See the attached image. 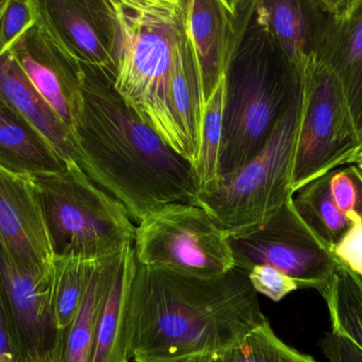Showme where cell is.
Wrapping results in <instances>:
<instances>
[{
	"label": "cell",
	"instance_id": "cell-1",
	"mask_svg": "<svg viewBox=\"0 0 362 362\" xmlns=\"http://www.w3.org/2000/svg\"><path fill=\"white\" fill-rule=\"evenodd\" d=\"M82 104L72 128L78 166L124 205L134 223L159 208L193 204L194 167L116 91L114 72L81 63Z\"/></svg>",
	"mask_w": 362,
	"mask_h": 362
},
{
	"label": "cell",
	"instance_id": "cell-2",
	"mask_svg": "<svg viewBox=\"0 0 362 362\" xmlns=\"http://www.w3.org/2000/svg\"><path fill=\"white\" fill-rule=\"evenodd\" d=\"M266 320L245 270L234 267L206 278L137 265L129 298V358L228 352Z\"/></svg>",
	"mask_w": 362,
	"mask_h": 362
},
{
	"label": "cell",
	"instance_id": "cell-3",
	"mask_svg": "<svg viewBox=\"0 0 362 362\" xmlns=\"http://www.w3.org/2000/svg\"><path fill=\"white\" fill-rule=\"evenodd\" d=\"M301 84L302 72L276 44L255 0L226 72L219 176L235 171L259 154L299 99Z\"/></svg>",
	"mask_w": 362,
	"mask_h": 362
},
{
	"label": "cell",
	"instance_id": "cell-4",
	"mask_svg": "<svg viewBox=\"0 0 362 362\" xmlns=\"http://www.w3.org/2000/svg\"><path fill=\"white\" fill-rule=\"evenodd\" d=\"M110 1L118 26L115 89L171 148L191 163L170 103L174 57L187 29L189 0Z\"/></svg>",
	"mask_w": 362,
	"mask_h": 362
},
{
	"label": "cell",
	"instance_id": "cell-5",
	"mask_svg": "<svg viewBox=\"0 0 362 362\" xmlns=\"http://www.w3.org/2000/svg\"><path fill=\"white\" fill-rule=\"evenodd\" d=\"M55 255L98 261L135 242L136 225L122 203L76 163L30 176Z\"/></svg>",
	"mask_w": 362,
	"mask_h": 362
},
{
	"label": "cell",
	"instance_id": "cell-6",
	"mask_svg": "<svg viewBox=\"0 0 362 362\" xmlns=\"http://www.w3.org/2000/svg\"><path fill=\"white\" fill-rule=\"evenodd\" d=\"M299 106L300 98L257 157L198 191L193 204L206 210L226 235L263 225L293 199L291 168Z\"/></svg>",
	"mask_w": 362,
	"mask_h": 362
},
{
	"label": "cell",
	"instance_id": "cell-7",
	"mask_svg": "<svg viewBox=\"0 0 362 362\" xmlns=\"http://www.w3.org/2000/svg\"><path fill=\"white\" fill-rule=\"evenodd\" d=\"M301 97L291 168V189L344 166L362 153L344 89L335 72L308 63L302 69Z\"/></svg>",
	"mask_w": 362,
	"mask_h": 362
},
{
	"label": "cell",
	"instance_id": "cell-8",
	"mask_svg": "<svg viewBox=\"0 0 362 362\" xmlns=\"http://www.w3.org/2000/svg\"><path fill=\"white\" fill-rule=\"evenodd\" d=\"M137 265L198 278H217L234 268L228 236L195 204L159 208L136 225Z\"/></svg>",
	"mask_w": 362,
	"mask_h": 362
},
{
	"label": "cell",
	"instance_id": "cell-9",
	"mask_svg": "<svg viewBox=\"0 0 362 362\" xmlns=\"http://www.w3.org/2000/svg\"><path fill=\"white\" fill-rule=\"evenodd\" d=\"M234 267L249 272L268 266L286 274L299 289L321 291L339 263L332 247L301 218L293 199L259 227L228 236Z\"/></svg>",
	"mask_w": 362,
	"mask_h": 362
},
{
	"label": "cell",
	"instance_id": "cell-10",
	"mask_svg": "<svg viewBox=\"0 0 362 362\" xmlns=\"http://www.w3.org/2000/svg\"><path fill=\"white\" fill-rule=\"evenodd\" d=\"M8 52L40 97L71 131L82 104V67L37 21Z\"/></svg>",
	"mask_w": 362,
	"mask_h": 362
},
{
	"label": "cell",
	"instance_id": "cell-11",
	"mask_svg": "<svg viewBox=\"0 0 362 362\" xmlns=\"http://www.w3.org/2000/svg\"><path fill=\"white\" fill-rule=\"evenodd\" d=\"M38 19L80 63L116 72L118 26L110 0H35Z\"/></svg>",
	"mask_w": 362,
	"mask_h": 362
},
{
	"label": "cell",
	"instance_id": "cell-12",
	"mask_svg": "<svg viewBox=\"0 0 362 362\" xmlns=\"http://www.w3.org/2000/svg\"><path fill=\"white\" fill-rule=\"evenodd\" d=\"M0 247L15 263L49 278L54 247L29 176L0 167Z\"/></svg>",
	"mask_w": 362,
	"mask_h": 362
},
{
	"label": "cell",
	"instance_id": "cell-13",
	"mask_svg": "<svg viewBox=\"0 0 362 362\" xmlns=\"http://www.w3.org/2000/svg\"><path fill=\"white\" fill-rule=\"evenodd\" d=\"M255 0H189L187 29L199 64L204 104L229 67Z\"/></svg>",
	"mask_w": 362,
	"mask_h": 362
},
{
	"label": "cell",
	"instance_id": "cell-14",
	"mask_svg": "<svg viewBox=\"0 0 362 362\" xmlns=\"http://www.w3.org/2000/svg\"><path fill=\"white\" fill-rule=\"evenodd\" d=\"M137 270L134 244L121 252L112 284L98 315L88 362H129V315Z\"/></svg>",
	"mask_w": 362,
	"mask_h": 362
},
{
	"label": "cell",
	"instance_id": "cell-15",
	"mask_svg": "<svg viewBox=\"0 0 362 362\" xmlns=\"http://www.w3.org/2000/svg\"><path fill=\"white\" fill-rule=\"evenodd\" d=\"M0 97L37 130L64 162L78 164L71 131L40 97L8 51H0Z\"/></svg>",
	"mask_w": 362,
	"mask_h": 362
},
{
	"label": "cell",
	"instance_id": "cell-16",
	"mask_svg": "<svg viewBox=\"0 0 362 362\" xmlns=\"http://www.w3.org/2000/svg\"><path fill=\"white\" fill-rule=\"evenodd\" d=\"M67 165L37 130L0 97V167L30 176L61 171Z\"/></svg>",
	"mask_w": 362,
	"mask_h": 362
},
{
	"label": "cell",
	"instance_id": "cell-17",
	"mask_svg": "<svg viewBox=\"0 0 362 362\" xmlns=\"http://www.w3.org/2000/svg\"><path fill=\"white\" fill-rule=\"evenodd\" d=\"M170 103L194 166L199 150L204 100L199 64L189 29L176 47L170 82Z\"/></svg>",
	"mask_w": 362,
	"mask_h": 362
},
{
	"label": "cell",
	"instance_id": "cell-18",
	"mask_svg": "<svg viewBox=\"0 0 362 362\" xmlns=\"http://www.w3.org/2000/svg\"><path fill=\"white\" fill-rule=\"evenodd\" d=\"M121 252L97 261L88 289L76 319L63 333H57L52 348L40 362H88L98 315L112 284Z\"/></svg>",
	"mask_w": 362,
	"mask_h": 362
},
{
	"label": "cell",
	"instance_id": "cell-19",
	"mask_svg": "<svg viewBox=\"0 0 362 362\" xmlns=\"http://www.w3.org/2000/svg\"><path fill=\"white\" fill-rule=\"evenodd\" d=\"M270 33L300 72L314 57L316 0H257Z\"/></svg>",
	"mask_w": 362,
	"mask_h": 362
},
{
	"label": "cell",
	"instance_id": "cell-20",
	"mask_svg": "<svg viewBox=\"0 0 362 362\" xmlns=\"http://www.w3.org/2000/svg\"><path fill=\"white\" fill-rule=\"evenodd\" d=\"M97 261L55 255L48 280L49 320L55 333L71 325L82 306Z\"/></svg>",
	"mask_w": 362,
	"mask_h": 362
},
{
	"label": "cell",
	"instance_id": "cell-21",
	"mask_svg": "<svg viewBox=\"0 0 362 362\" xmlns=\"http://www.w3.org/2000/svg\"><path fill=\"white\" fill-rule=\"evenodd\" d=\"M0 278L11 310L25 332H40L50 324L48 308V280L38 278L15 263L0 247ZM51 325V324H50Z\"/></svg>",
	"mask_w": 362,
	"mask_h": 362
},
{
	"label": "cell",
	"instance_id": "cell-22",
	"mask_svg": "<svg viewBox=\"0 0 362 362\" xmlns=\"http://www.w3.org/2000/svg\"><path fill=\"white\" fill-rule=\"evenodd\" d=\"M319 293L327 304L332 329L362 348V278L339 264L331 282Z\"/></svg>",
	"mask_w": 362,
	"mask_h": 362
},
{
	"label": "cell",
	"instance_id": "cell-23",
	"mask_svg": "<svg viewBox=\"0 0 362 362\" xmlns=\"http://www.w3.org/2000/svg\"><path fill=\"white\" fill-rule=\"evenodd\" d=\"M362 68V0H346L338 29L331 70L344 89L346 102Z\"/></svg>",
	"mask_w": 362,
	"mask_h": 362
},
{
	"label": "cell",
	"instance_id": "cell-24",
	"mask_svg": "<svg viewBox=\"0 0 362 362\" xmlns=\"http://www.w3.org/2000/svg\"><path fill=\"white\" fill-rule=\"evenodd\" d=\"M225 97L226 74L204 104L199 150L193 166L199 189L210 184L219 176Z\"/></svg>",
	"mask_w": 362,
	"mask_h": 362
},
{
	"label": "cell",
	"instance_id": "cell-25",
	"mask_svg": "<svg viewBox=\"0 0 362 362\" xmlns=\"http://www.w3.org/2000/svg\"><path fill=\"white\" fill-rule=\"evenodd\" d=\"M233 362H316L287 346L272 331L268 320L249 332L232 350Z\"/></svg>",
	"mask_w": 362,
	"mask_h": 362
},
{
	"label": "cell",
	"instance_id": "cell-26",
	"mask_svg": "<svg viewBox=\"0 0 362 362\" xmlns=\"http://www.w3.org/2000/svg\"><path fill=\"white\" fill-rule=\"evenodd\" d=\"M36 21L35 0H4L0 4V51L10 50Z\"/></svg>",
	"mask_w": 362,
	"mask_h": 362
},
{
	"label": "cell",
	"instance_id": "cell-27",
	"mask_svg": "<svg viewBox=\"0 0 362 362\" xmlns=\"http://www.w3.org/2000/svg\"><path fill=\"white\" fill-rule=\"evenodd\" d=\"M248 278L255 293L269 298L276 303L299 289L293 278L268 266H255L248 272Z\"/></svg>",
	"mask_w": 362,
	"mask_h": 362
},
{
	"label": "cell",
	"instance_id": "cell-28",
	"mask_svg": "<svg viewBox=\"0 0 362 362\" xmlns=\"http://www.w3.org/2000/svg\"><path fill=\"white\" fill-rule=\"evenodd\" d=\"M332 253L340 265L362 278V221L351 225Z\"/></svg>",
	"mask_w": 362,
	"mask_h": 362
},
{
	"label": "cell",
	"instance_id": "cell-29",
	"mask_svg": "<svg viewBox=\"0 0 362 362\" xmlns=\"http://www.w3.org/2000/svg\"><path fill=\"white\" fill-rule=\"evenodd\" d=\"M319 346L329 362H362V348L334 329L325 333Z\"/></svg>",
	"mask_w": 362,
	"mask_h": 362
},
{
	"label": "cell",
	"instance_id": "cell-30",
	"mask_svg": "<svg viewBox=\"0 0 362 362\" xmlns=\"http://www.w3.org/2000/svg\"><path fill=\"white\" fill-rule=\"evenodd\" d=\"M348 106L362 144V68L355 83L354 89L349 97Z\"/></svg>",
	"mask_w": 362,
	"mask_h": 362
},
{
	"label": "cell",
	"instance_id": "cell-31",
	"mask_svg": "<svg viewBox=\"0 0 362 362\" xmlns=\"http://www.w3.org/2000/svg\"><path fill=\"white\" fill-rule=\"evenodd\" d=\"M139 362H233V357H232V351H228V352L208 353V354L206 353V354L191 355V356L168 359V361Z\"/></svg>",
	"mask_w": 362,
	"mask_h": 362
},
{
	"label": "cell",
	"instance_id": "cell-32",
	"mask_svg": "<svg viewBox=\"0 0 362 362\" xmlns=\"http://www.w3.org/2000/svg\"><path fill=\"white\" fill-rule=\"evenodd\" d=\"M0 362H17L13 350L12 341L8 333V327L0 312Z\"/></svg>",
	"mask_w": 362,
	"mask_h": 362
},
{
	"label": "cell",
	"instance_id": "cell-33",
	"mask_svg": "<svg viewBox=\"0 0 362 362\" xmlns=\"http://www.w3.org/2000/svg\"><path fill=\"white\" fill-rule=\"evenodd\" d=\"M356 165L362 170V153L361 157H359L358 161H357Z\"/></svg>",
	"mask_w": 362,
	"mask_h": 362
},
{
	"label": "cell",
	"instance_id": "cell-34",
	"mask_svg": "<svg viewBox=\"0 0 362 362\" xmlns=\"http://www.w3.org/2000/svg\"><path fill=\"white\" fill-rule=\"evenodd\" d=\"M2 1H4V0H0V4H2Z\"/></svg>",
	"mask_w": 362,
	"mask_h": 362
}]
</instances>
